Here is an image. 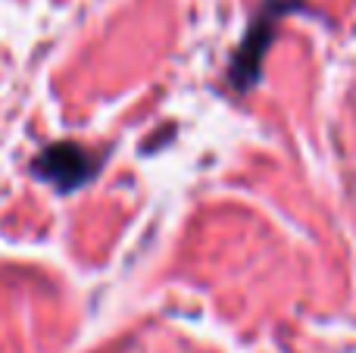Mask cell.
Instances as JSON below:
<instances>
[{"mask_svg": "<svg viewBox=\"0 0 356 353\" xmlns=\"http://www.w3.org/2000/svg\"><path fill=\"white\" fill-rule=\"evenodd\" d=\"M294 10H303V0H263L259 3L257 16L250 19V28H247L238 54L232 56V66H228L225 75L234 91H247L259 81L263 60L269 54L272 41H275V25Z\"/></svg>", "mask_w": 356, "mask_h": 353, "instance_id": "6da1fadb", "label": "cell"}, {"mask_svg": "<svg viewBox=\"0 0 356 353\" xmlns=\"http://www.w3.org/2000/svg\"><path fill=\"white\" fill-rule=\"evenodd\" d=\"M100 166H104V156L81 147V144H75V141L50 144V147H44V154H38L35 163H31L38 179L54 185L60 194H72V191H79V188H85L88 181L97 179Z\"/></svg>", "mask_w": 356, "mask_h": 353, "instance_id": "7a4b0ae2", "label": "cell"}]
</instances>
